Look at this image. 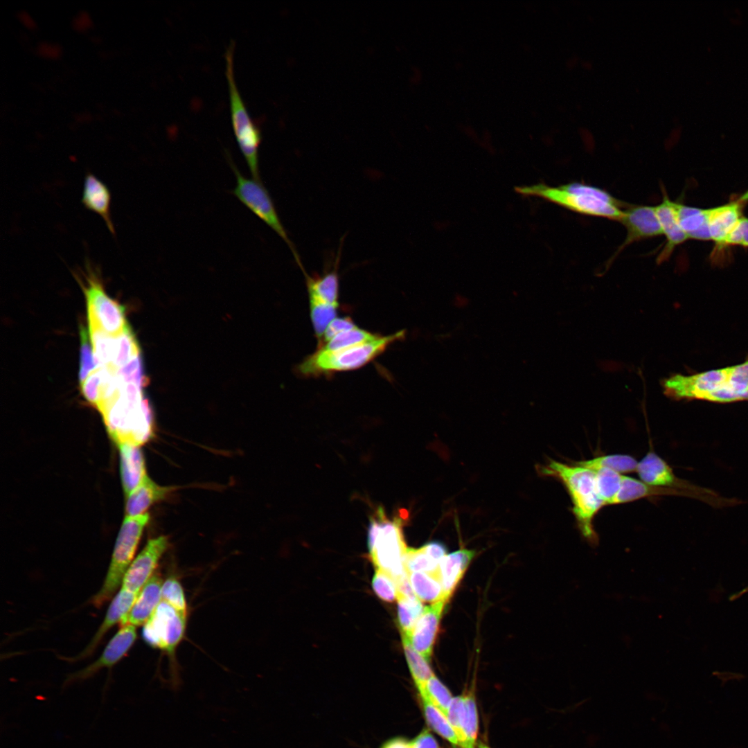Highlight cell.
Wrapping results in <instances>:
<instances>
[{
  "label": "cell",
  "instance_id": "obj_1",
  "mask_svg": "<svg viewBox=\"0 0 748 748\" xmlns=\"http://www.w3.org/2000/svg\"><path fill=\"white\" fill-rule=\"evenodd\" d=\"M542 475L560 480L569 495L572 513L582 537L592 546L598 544L594 520L605 506L597 493L594 471L574 463L569 465L553 459L539 466Z\"/></svg>",
  "mask_w": 748,
  "mask_h": 748
},
{
  "label": "cell",
  "instance_id": "obj_2",
  "mask_svg": "<svg viewBox=\"0 0 748 748\" xmlns=\"http://www.w3.org/2000/svg\"><path fill=\"white\" fill-rule=\"evenodd\" d=\"M516 191L526 196H536L582 215L620 221L624 210L619 201L603 189L573 182L557 187L538 184L521 186Z\"/></svg>",
  "mask_w": 748,
  "mask_h": 748
},
{
  "label": "cell",
  "instance_id": "obj_3",
  "mask_svg": "<svg viewBox=\"0 0 748 748\" xmlns=\"http://www.w3.org/2000/svg\"><path fill=\"white\" fill-rule=\"evenodd\" d=\"M404 331L375 339L336 351L317 349L299 364V373L306 377L328 375L359 368L382 354L393 343L403 339Z\"/></svg>",
  "mask_w": 748,
  "mask_h": 748
},
{
  "label": "cell",
  "instance_id": "obj_4",
  "mask_svg": "<svg viewBox=\"0 0 748 748\" xmlns=\"http://www.w3.org/2000/svg\"><path fill=\"white\" fill-rule=\"evenodd\" d=\"M402 526L400 517L389 519L380 507L371 517L368 528V546L372 562L377 569L390 574L395 582L407 575L404 566L407 547Z\"/></svg>",
  "mask_w": 748,
  "mask_h": 748
},
{
  "label": "cell",
  "instance_id": "obj_5",
  "mask_svg": "<svg viewBox=\"0 0 748 748\" xmlns=\"http://www.w3.org/2000/svg\"><path fill=\"white\" fill-rule=\"evenodd\" d=\"M234 51L235 42L231 40L225 51L224 59L231 124L236 141L251 177L262 181L259 168V149L262 134L260 129L251 118L238 88L234 71Z\"/></svg>",
  "mask_w": 748,
  "mask_h": 748
},
{
  "label": "cell",
  "instance_id": "obj_6",
  "mask_svg": "<svg viewBox=\"0 0 748 748\" xmlns=\"http://www.w3.org/2000/svg\"><path fill=\"white\" fill-rule=\"evenodd\" d=\"M729 366L691 375L675 374L661 381L664 394L674 400L715 402L739 401L729 384Z\"/></svg>",
  "mask_w": 748,
  "mask_h": 748
},
{
  "label": "cell",
  "instance_id": "obj_7",
  "mask_svg": "<svg viewBox=\"0 0 748 748\" xmlns=\"http://www.w3.org/2000/svg\"><path fill=\"white\" fill-rule=\"evenodd\" d=\"M149 517L148 513L134 517L125 515L116 537L105 580L92 599L94 605L100 607L122 585Z\"/></svg>",
  "mask_w": 748,
  "mask_h": 748
},
{
  "label": "cell",
  "instance_id": "obj_8",
  "mask_svg": "<svg viewBox=\"0 0 748 748\" xmlns=\"http://www.w3.org/2000/svg\"><path fill=\"white\" fill-rule=\"evenodd\" d=\"M85 284L80 282L87 306L89 325L116 336L129 326L124 307L106 293L99 271L89 260L85 262Z\"/></svg>",
  "mask_w": 748,
  "mask_h": 748
},
{
  "label": "cell",
  "instance_id": "obj_9",
  "mask_svg": "<svg viewBox=\"0 0 748 748\" xmlns=\"http://www.w3.org/2000/svg\"><path fill=\"white\" fill-rule=\"evenodd\" d=\"M228 161L236 181L233 194L285 242L298 265L301 269L303 268L296 248L290 240L274 202L262 182L243 175L231 158Z\"/></svg>",
  "mask_w": 748,
  "mask_h": 748
},
{
  "label": "cell",
  "instance_id": "obj_10",
  "mask_svg": "<svg viewBox=\"0 0 748 748\" xmlns=\"http://www.w3.org/2000/svg\"><path fill=\"white\" fill-rule=\"evenodd\" d=\"M186 617L166 601L161 600L144 624L143 639L153 648L172 653L184 638Z\"/></svg>",
  "mask_w": 748,
  "mask_h": 748
},
{
  "label": "cell",
  "instance_id": "obj_11",
  "mask_svg": "<svg viewBox=\"0 0 748 748\" xmlns=\"http://www.w3.org/2000/svg\"><path fill=\"white\" fill-rule=\"evenodd\" d=\"M168 546V537L163 535L148 540L145 547L129 566L121 588L138 594L154 574V571Z\"/></svg>",
  "mask_w": 748,
  "mask_h": 748
},
{
  "label": "cell",
  "instance_id": "obj_12",
  "mask_svg": "<svg viewBox=\"0 0 748 748\" xmlns=\"http://www.w3.org/2000/svg\"><path fill=\"white\" fill-rule=\"evenodd\" d=\"M136 639L135 626L123 625L107 643L100 657L81 670L70 675L65 684L81 681L92 677L103 668H110L123 658Z\"/></svg>",
  "mask_w": 748,
  "mask_h": 748
},
{
  "label": "cell",
  "instance_id": "obj_13",
  "mask_svg": "<svg viewBox=\"0 0 748 748\" xmlns=\"http://www.w3.org/2000/svg\"><path fill=\"white\" fill-rule=\"evenodd\" d=\"M447 602L440 600L425 607L409 635L405 636L413 648L427 661L431 656L439 623Z\"/></svg>",
  "mask_w": 748,
  "mask_h": 748
},
{
  "label": "cell",
  "instance_id": "obj_14",
  "mask_svg": "<svg viewBox=\"0 0 748 748\" xmlns=\"http://www.w3.org/2000/svg\"><path fill=\"white\" fill-rule=\"evenodd\" d=\"M620 222L625 227L627 235L618 252L634 242L662 235L654 206H632L624 211Z\"/></svg>",
  "mask_w": 748,
  "mask_h": 748
},
{
  "label": "cell",
  "instance_id": "obj_15",
  "mask_svg": "<svg viewBox=\"0 0 748 748\" xmlns=\"http://www.w3.org/2000/svg\"><path fill=\"white\" fill-rule=\"evenodd\" d=\"M163 582L158 573H154L139 591L129 612L121 618V626H138L148 621L161 600Z\"/></svg>",
  "mask_w": 748,
  "mask_h": 748
},
{
  "label": "cell",
  "instance_id": "obj_16",
  "mask_svg": "<svg viewBox=\"0 0 748 748\" xmlns=\"http://www.w3.org/2000/svg\"><path fill=\"white\" fill-rule=\"evenodd\" d=\"M654 207L661 227L662 235H664L666 238V244L657 258V262L661 263L666 260L674 249L686 241L688 237L679 224L676 202H672L666 195H664L661 202Z\"/></svg>",
  "mask_w": 748,
  "mask_h": 748
},
{
  "label": "cell",
  "instance_id": "obj_17",
  "mask_svg": "<svg viewBox=\"0 0 748 748\" xmlns=\"http://www.w3.org/2000/svg\"><path fill=\"white\" fill-rule=\"evenodd\" d=\"M643 482L646 484L670 488L687 487V484L679 480L673 473L670 465L657 454L650 450L638 462L636 471Z\"/></svg>",
  "mask_w": 748,
  "mask_h": 748
},
{
  "label": "cell",
  "instance_id": "obj_18",
  "mask_svg": "<svg viewBox=\"0 0 748 748\" xmlns=\"http://www.w3.org/2000/svg\"><path fill=\"white\" fill-rule=\"evenodd\" d=\"M81 202L87 209L99 215L109 231L115 235L110 211V191L106 184L91 173L84 177Z\"/></svg>",
  "mask_w": 748,
  "mask_h": 748
},
{
  "label": "cell",
  "instance_id": "obj_19",
  "mask_svg": "<svg viewBox=\"0 0 748 748\" xmlns=\"http://www.w3.org/2000/svg\"><path fill=\"white\" fill-rule=\"evenodd\" d=\"M741 204L738 202L707 209V222L711 239L716 248L725 247V241L740 218Z\"/></svg>",
  "mask_w": 748,
  "mask_h": 748
},
{
  "label": "cell",
  "instance_id": "obj_20",
  "mask_svg": "<svg viewBox=\"0 0 748 748\" xmlns=\"http://www.w3.org/2000/svg\"><path fill=\"white\" fill-rule=\"evenodd\" d=\"M174 490V487L157 484L147 475L139 485L127 495L125 515L134 517L146 513V510L152 504L165 499Z\"/></svg>",
  "mask_w": 748,
  "mask_h": 748
},
{
  "label": "cell",
  "instance_id": "obj_21",
  "mask_svg": "<svg viewBox=\"0 0 748 748\" xmlns=\"http://www.w3.org/2000/svg\"><path fill=\"white\" fill-rule=\"evenodd\" d=\"M475 555L473 550L461 549L447 554L439 562L438 576L449 600Z\"/></svg>",
  "mask_w": 748,
  "mask_h": 748
},
{
  "label": "cell",
  "instance_id": "obj_22",
  "mask_svg": "<svg viewBox=\"0 0 748 748\" xmlns=\"http://www.w3.org/2000/svg\"><path fill=\"white\" fill-rule=\"evenodd\" d=\"M123 488L126 496L148 475L143 454L139 446L118 445Z\"/></svg>",
  "mask_w": 748,
  "mask_h": 748
},
{
  "label": "cell",
  "instance_id": "obj_23",
  "mask_svg": "<svg viewBox=\"0 0 748 748\" xmlns=\"http://www.w3.org/2000/svg\"><path fill=\"white\" fill-rule=\"evenodd\" d=\"M138 594L122 588L120 589L113 598L99 629L87 647L79 655L78 659L87 657L93 651L107 631L116 623L120 622L121 618L129 612Z\"/></svg>",
  "mask_w": 748,
  "mask_h": 748
},
{
  "label": "cell",
  "instance_id": "obj_24",
  "mask_svg": "<svg viewBox=\"0 0 748 748\" xmlns=\"http://www.w3.org/2000/svg\"><path fill=\"white\" fill-rule=\"evenodd\" d=\"M407 574L416 596L420 601L432 603L440 600L448 601L437 575L422 571L408 572Z\"/></svg>",
  "mask_w": 748,
  "mask_h": 748
},
{
  "label": "cell",
  "instance_id": "obj_25",
  "mask_svg": "<svg viewBox=\"0 0 748 748\" xmlns=\"http://www.w3.org/2000/svg\"><path fill=\"white\" fill-rule=\"evenodd\" d=\"M670 488H660L645 483L634 478L623 476L621 489L611 505L622 504L640 499L677 493Z\"/></svg>",
  "mask_w": 748,
  "mask_h": 748
},
{
  "label": "cell",
  "instance_id": "obj_26",
  "mask_svg": "<svg viewBox=\"0 0 748 748\" xmlns=\"http://www.w3.org/2000/svg\"><path fill=\"white\" fill-rule=\"evenodd\" d=\"M308 292L313 293L326 302L339 305V281L337 265L330 271L321 276H309L305 269L302 270Z\"/></svg>",
  "mask_w": 748,
  "mask_h": 748
},
{
  "label": "cell",
  "instance_id": "obj_27",
  "mask_svg": "<svg viewBox=\"0 0 748 748\" xmlns=\"http://www.w3.org/2000/svg\"><path fill=\"white\" fill-rule=\"evenodd\" d=\"M574 463L591 470L607 468L620 474L634 472L636 471L638 465V461L633 456L619 454L598 456Z\"/></svg>",
  "mask_w": 748,
  "mask_h": 748
},
{
  "label": "cell",
  "instance_id": "obj_28",
  "mask_svg": "<svg viewBox=\"0 0 748 748\" xmlns=\"http://www.w3.org/2000/svg\"><path fill=\"white\" fill-rule=\"evenodd\" d=\"M140 354L139 346L131 328L127 326L119 335L114 336L112 362L109 366L114 370L124 366Z\"/></svg>",
  "mask_w": 748,
  "mask_h": 748
},
{
  "label": "cell",
  "instance_id": "obj_29",
  "mask_svg": "<svg viewBox=\"0 0 748 748\" xmlns=\"http://www.w3.org/2000/svg\"><path fill=\"white\" fill-rule=\"evenodd\" d=\"M402 639L407 661L418 690L422 688L434 674L428 661L413 648L409 639L404 635H402Z\"/></svg>",
  "mask_w": 748,
  "mask_h": 748
},
{
  "label": "cell",
  "instance_id": "obj_30",
  "mask_svg": "<svg viewBox=\"0 0 748 748\" xmlns=\"http://www.w3.org/2000/svg\"><path fill=\"white\" fill-rule=\"evenodd\" d=\"M398 622L402 635L408 636L423 609L421 601L416 597H408L397 594Z\"/></svg>",
  "mask_w": 748,
  "mask_h": 748
},
{
  "label": "cell",
  "instance_id": "obj_31",
  "mask_svg": "<svg viewBox=\"0 0 748 748\" xmlns=\"http://www.w3.org/2000/svg\"><path fill=\"white\" fill-rule=\"evenodd\" d=\"M89 332L97 367L99 368L109 366L114 354V336L89 325Z\"/></svg>",
  "mask_w": 748,
  "mask_h": 748
},
{
  "label": "cell",
  "instance_id": "obj_32",
  "mask_svg": "<svg viewBox=\"0 0 748 748\" xmlns=\"http://www.w3.org/2000/svg\"><path fill=\"white\" fill-rule=\"evenodd\" d=\"M421 700L427 724L452 745H459L458 738L447 717L427 698L421 697Z\"/></svg>",
  "mask_w": 748,
  "mask_h": 748
},
{
  "label": "cell",
  "instance_id": "obj_33",
  "mask_svg": "<svg viewBox=\"0 0 748 748\" xmlns=\"http://www.w3.org/2000/svg\"><path fill=\"white\" fill-rule=\"evenodd\" d=\"M379 335L356 326L339 333L328 342L318 346L317 349L336 351L373 340Z\"/></svg>",
  "mask_w": 748,
  "mask_h": 748
},
{
  "label": "cell",
  "instance_id": "obj_34",
  "mask_svg": "<svg viewBox=\"0 0 748 748\" xmlns=\"http://www.w3.org/2000/svg\"><path fill=\"white\" fill-rule=\"evenodd\" d=\"M593 471L595 472L596 488L598 496L605 505H611L621 489L623 476L607 468Z\"/></svg>",
  "mask_w": 748,
  "mask_h": 748
},
{
  "label": "cell",
  "instance_id": "obj_35",
  "mask_svg": "<svg viewBox=\"0 0 748 748\" xmlns=\"http://www.w3.org/2000/svg\"><path fill=\"white\" fill-rule=\"evenodd\" d=\"M478 714L474 695L472 692L463 695L462 748H474L478 733Z\"/></svg>",
  "mask_w": 748,
  "mask_h": 748
},
{
  "label": "cell",
  "instance_id": "obj_36",
  "mask_svg": "<svg viewBox=\"0 0 748 748\" xmlns=\"http://www.w3.org/2000/svg\"><path fill=\"white\" fill-rule=\"evenodd\" d=\"M418 692L421 697L427 698L447 717L453 697L450 691L434 675L422 688L418 689Z\"/></svg>",
  "mask_w": 748,
  "mask_h": 748
},
{
  "label": "cell",
  "instance_id": "obj_37",
  "mask_svg": "<svg viewBox=\"0 0 748 748\" xmlns=\"http://www.w3.org/2000/svg\"><path fill=\"white\" fill-rule=\"evenodd\" d=\"M679 224L688 238L708 225L707 209H701L676 203Z\"/></svg>",
  "mask_w": 748,
  "mask_h": 748
},
{
  "label": "cell",
  "instance_id": "obj_38",
  "mask_svg": "<svg viewBox=\"0 0 748 748\" xmlns=\"http://www.w3.org/2000/svg\"><path fill=\"white\" fill-rule=\"evenodd\" d=\"M404 566L407 573L422 571L437 575L438 577L439 562L433 559L425 550L423 546L418 549L407 548Z\"/></svg>",
  "mask_w": 748,
  "mask_h": 748
},
{
  "label": "cell",
  "instance_id": "obj_39",
  "mask_svg": "<svg viewBox=\"0 0 748 748\" xmlns=\"http://www.w3.org/2000/svg\"><path fill=\"white\" fill-rule=\"evenodd\" d=\"M80 368L78 376L80 383L82 384L88 377V375H89L90 373L94 372L98 367L94 359L89 332L84 326H81L80 328Z\"/></svg>",
  "mask_w": 748,
  "mask_h": 748
},
{
  "label": "cell",
  "instance_id": "obj_40",
  "mask_svg": "<svg viewBox=\"0 0 748 748\" xmlns=\"http://www.w3.org/2000/svg\"><path fill=\"white\" fill-rule=\"evenodd\" d=\"M161 600L166 601L179 612L187 616V604L183 587L176 578L170 577L163 582Z\"/></svg>",
  "mask_w": 748,
  "mask_h": 748
},
{
  "label": "cell",
  "instance_id": "obj_41",
  "mask_svg": "<svg viewBox=\"0 0 748 748\" xmlns=\"http://www.w3.org/2000/svg\"><path fill=\"white\" fill-rule=\"evenodd\" d=\"M376 595L382 600L391 603L397 599V585L394 578L382 569H377L372 580Z\"/></svg>",
  "mask_w": 748,
  "mask_h": 748
},
{
  "label": "cell",
  "instance_id": "obj_42",
  "mask_svg": "<svg viewBox=\"0 0 748 748\" xmlns=\"http://www.w3.org/2000/svg\"><path fill=\"white\" fill-rule=\"evenodd\" d=\"M729 384L740 400H748V358L729 366Z\"/></svg>",
  "mask_w": 748,
  "mask_h": 748
},
{
  "label": "cell",
  "instance_id": "obj_43",
  "mask_svg": "<svg viewBox=\"0 0 748 748\" xmlns=\"http://www.w3.org/2000/svg\"><path fill=\"white\" fill-rule=\"evenodd\" d=\"M102 371L101 368L91 373L81 384V390L84 398L97 408L101 394Z\"/></svg>",
  "mask_w": 748,
  "mask_h": 748
},
{
  "label": "cell",
  "instance_id": "obj_44",
  "mask_svg": "<svg viewBox=\"0 0 748 748\" xmlns=\"http://www.w3.org/2000/svg\"><path fill=\"white\" fill-rule=\"evenodd\" d=\"M463 695L456 696L452 700L447 718L458 738L461 747L463 742Z\"/></svg>",
  "mask_w": 748,
  "mask_h": 748
},
{
  "label": "cell",
  "instance_id": "obj_45",
  "mask_svg": "<svg viewBox=\"0 0 748 748\" xmlns=\"http://www.w3.org/2000/svg\"><path fill=\"white\" fill-rule=\"evenodd\" d=\"M357 326L348 317H336L327 326L321 337L318 340V346L328 342L339 333L354 328Z\"/></svg>",
  "mask_w": 748,
  "mask_h": 748
},
{
  "label": "cell",
  "instance_id": "obj_46",
  "mask_svg": "<svg viewBox=\"0 0 748 748\" xmlns=\"http://www.w3.org/2000/svg\"><path fill=\"white\" fill-rule=\"evenodd\" d=\"M727 245H740L748 247V218L742 217L725 241Z\"/></svg>",
  "mask_w": 748,
  "mask_h": 748
},
{
  "label": "cell",
  "instance_id": "obj_47",
  "mask_svg": "<svg viewBox=\"0 0 748 748\" xmlns=\"http://www.w3.org/2000/svg\"><path fill=\"white\" fill-rule=\"evenodd\" d=\"M409 748H439L438 744L428 729H424L409 741Z\"/></svg>",
  "mask_w": 748,
  "mask_h": 748
},
{
  "label": "cell",
  "instance_id": "obj_48",
  "mask_svg": "<svg viewBox=\"0 0 748 748\" xmlns=\"http://www.w3.org/2000/svg\"><path fill=\"white\" fill-rule=\"evenodd\" d=\"M426 552L435 560L439 562L447 555L446 548L438 542H431L423 545Z\"/></svg>",
  "mask_w": 748,
  "mask_h": 748
},
{
  "label": "cell",
  "instance_id": "obj_49",
  "mask_svg": "<svg viewBox=\"0 0 748 748\" xmlns=\"http://www.w3.org/2000/svg\"><path fill=\"white\" fill-rule=\"evenodd\" d=\"M39 55L51 58L58 57L60 55L61 48L57 44H52L46 42L41 43L37 48Z\"/></svg>",
  "mask_w": 748,
  "mask_h": 748
},
{
  "label": "cell",
  "instance_id": "obj_50",
  "mask_svg": "<svg viewBox=\"0 0 748 748\" xmlns=\"http://www.w3.org/2000/svg\"><path fill=\"white\" fill-rule=\"evenodd\" d=\"M92 24V21L89 15L86 11H82L74 19L73 21V27L78 30H84L89 28Z\"/></svg>",
  "mask_w": 748,
  "mask_h": 748
},
{
  "label": "cell",
  "instance_id": "obj_51",
  "mask_svg": "<svg viewBox=\"0 0 748 748\" xmlns=\"http://www.w3.org/2000/svg\"><path fill=\"white\" fill-rule=\"evenodd\" d=\"M381 748H409V741L401 737L393 738L384 742Z\"/></svg>",
  "mask_w": 748,
  "mask_h": 748
},
{
  "label": "cell",
  "instance_id": "obj_52",
  "mask_svg": "<svg viewBox=\"0 0 748 748\" xmlns=\"http://www.w3.org/2000/svg\"><path fill=\"white\" fill-rule=\"evenodd\" d=\"M18 17L21 21V22L26 26H27L28 28H34V27H35L36 25H35V21H33V19L31 18V17L29 15V14L27 12L21 11L18 14Z\"/></svg>",
  "mask_w": 748,
  "mask_h": 748
},
{
  "label": "cell",
  "instance_id": "obj_53",
  "mask_svg": "<svg viewBox=\"0 0 748 748\" xmlns=\"http://www.w3.org/2000/svg\"><path fill=\"white\" fill-rule=\"evenodd\" d=\"M747 593H748V586H747L746 587H745L742 590H740V591L733 594V595H731L729 597V599L730 600L737 599V598H740V596H742V595H744L745 594H747Z\"/></svg>",
  "mask_w": 748,
  "mask_h": 748
},
{
  "label": "cell",
  "instance_id": "obj_54",
  "mask_svg": "<svg viewBox=\"0 0 748 748\" xmlns=\"http://www.w3.org/2000/svg\"><path fill=\"white\" fill-rule=\"evenodd\" d=\"M738 202L740 204L748 202V190L739 198Z\"/></svg>",
  "mask_w": 748,
  "mask_h": 748
},
{
  "label": "cell",
  "instance_id": "obj_55",
  "mask_svg": "<svg viewBox=\"0 0 748 748\" xmlns=\"http://www.w3.org/2000/svg\"><path fill=\"white\" fill-rule=\"evenodd\" d=\"M477 748H490V747L488 746H487L486 745L483 744V742H479L477 744Z\"/></svg>",
  "mask_w": 748,
  "mask_h": 748
}]
</instances>
